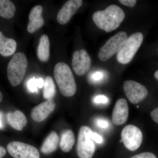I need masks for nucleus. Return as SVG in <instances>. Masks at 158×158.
I'll list each match as a JSON object with an SVG mask.
<instances>
[{
	"label": "nucleus",
	"instance_id": "obj_1",
	"mask_svg": "<svg viewBox=\"0 0 158 158\" xmlns=\"http://www.w3.org/2000/svg\"><path fill=\"white\" fill-rule=\"evenodd\" d=\"M125 16L124 11L118 6L113 5L105 10L94 12L92 16L99 28L109 33L118 28Z\"/></svg>",
	"mask_w": 158,
	"mask_h": 158
},
{
	"label": "nucleus",
	"instance_id": "obj_2",
	"mask_svg": "<svg viewBox=\"0 0 158 158\" xmlns=\"http://www.w3.org/2000/svg\"><path fill=\"white\" fill-rule=\"evenodd\" d=\"M54 76L61 93L66 97L75 94L77 85L72 72L69 65L63 62L57 63L54 70Z\"/></svg>",
	"mask_w": 158,
	"mask_h": 158
},
{
	"label": "nucleus",
	"instance_id": "obj_3",
	"mask_svg": "<svg viewBox=\"0 0 158 158\" xmlns=\"http://www.w3.org/2000/svg\"><path fill=\"white\" fill-rule=\"evenodd\" d=\"M27 65V59L23 53H16L11 58L7 67V76L12 86L16 87L22 82Z\"/></svg>",
	"mask_w": 158,
	"mask_h": 158
},
{
	"label": "nucleus",
	"instance_id": "obj_4",
	"mask_svg": "<svg viewBox=\"0 0 158 158\" xmlns=\"http://www.w3.org/2000/svg\"><path fill=\"white\" fill-rule=\"evenodd\" d=\"M143 34L137 32L127 38L124 45L116 56V59L121 64H127L131 61L143 42Z\"/></svg>",
	"mask_w": 158,
	"mask_h": 158
},
{
	"label": "nucleus",
	"instance_id": "obj_5",
	"mask_svg": "<svg viewBox=\"0 0 158 158\" xmlns=\"http://www.w3.org/2000/svg\"><path fill=\"white\" fill-rule=\"evenodd\" d=\"M93 132L88 126L80 128L77 145V152L80 158H92L95 150V145L92 136Z\"/></svg>",
	"mask_w": 158,
	"mask_h": 158
},
{
	"label": "nucleus",
	"instance_id": "obj_6",
	"mask_svg": "<svg viewBox=\"0 0 158 158\" xmlns=\"http://www.w3.org/2000/svg\"><path fill=\"white\" fill-rule=\"evenodd\" d=\"M126 32L120 31L110 38L101 48L98 57L101 61L105 62L118 53L127 39Z\"/></svg>",
	"mask_w": 158,
	"mask_h": 158
},
{
	"label": "nucleus",
	"instance_id": "obj_7",
	"mask_svg": "<svg viewBox=\"0 0 158 158\" xmlns=\"http://www.w3.org/2000/svg\"><path fill=\"white\" fill-rule=\"evenodd\" d=\"M121 140L124 146L131 151H135L141 146L143 135L141 130L133 125H128L123 129Z\"/></svg>",
	"mask_w": 158,
	"mask_h": 158
},
{
	"label": "nucleus",
	"instance_id": "obj_8",
	"mask_svg": "<svg viewBox=\"0 0 158 158\" xmlns=\"http://www.w3.org/2000/svg\"><path fill=\"white\" fill-rule=\"evenodd\" d=\"M7 149L14 158H40L39 152L36 148L20 141H11L7 145Z\"/></svg>",
	"mask_w": 158,
	"mask_h": 158
},
{
	"label": "nucleus",
	"instance_id": "obj_9",
	"mask_svg": "<svg viewBox=\"0 0 158 158\" xmlns=\"http://www.w3.org/2000/svg\"><path fill=\"white\" fill-rule=\"evenodd\" d=\"M123 88L128 99L134 104L142 102L148 95L146 87L135 81H125L123 83Z\"/></svg>",
	"mask_w": 158,
	"mask_h": 158
},
{
	"label": "nucleus",
	"instance_id": "obj_10",
	"mask_svg": "<svg viewBox=\"0 0 158 158\" xmlns=\"http://www.w3.org/2000/svg\"><path fill=\"white\" fill-rule=\"evenodd\" d=\"M91 60L87 51L81 49L73 53L72 66L74 71L77 75L82 76L90 70Z\"/></svg>",
	"mask_w": 158,
	"mask_h": 158
},
{
	"label": "nucleus",
	"instance_id": "obj_11",
	"mask_svg": "<svg viewBox=\"0 0 158 158\" xmlns=\"http://www.w3.org/2000/svg\"><path fill=\"white\" fill-rule=\"evenodd\" d=\"M82 4V0H69L66 2L57 15L58 22L62 25L68 23Z\"/></svg>",
	"mask_w": 158,
	"mask_h": 158
},
{
	"label": "nucleus",
	"instance_id": "obj_12",
	"mask_svg": "<svg viewBox=\"0 0 158 158\" xmlns=\"http://www.w3.org/2000/svg\"><path fill=\"white\" fill-rule=\"evenodd\" d=\"M55 108L56 103L53 99L47 100L33 108L31 111V117L34 121L41 122L53 112Z\"/></svg>",
	"mask_w": 158,
	"mask_h": 158
},
{
	"label": "nucleus",
	"instance_id": "obj_13",
	"mask_svg": "<svg viewBox=\"0 0 158 158\" xmlns=\"http://www.w3.org/2000/svg\"><path fill=\"white\" fill-rule=\"evenodd\" d=\"M129 115V107L126 100L120 98L116 102L113 112L112 119L116 125H121L127 121Z\"/></svg>",
	"mask_w": 158,
	"mask_h": 158
},
{
	"label": "nucleus",
	"instance_id": "obj_14",
	"mask_svg": "<svg viewBox=\"0 0 158 158\" xmlns=\"http://www.w3.org/2000/svg\"><path fill=\"white\" fill-rule=\"evenodd\" d=\"M42 6L38 5L31 9L29 15V23L27 30L29 33L33 34L42 27L44 25V20L42 17Z\"/></svg>",
	"mask_w": 158,
	"mask_h": 158
},
{
	"label": "nucleus",
	"instance_id": "obj_15",
	"mask_svg": "<svg viewBox=\"0 0 158 158\" xmlns=\"http://www.w3.org/2000/svg\"><path fill=\"white\" fill-rule=\"evenodd\" d=\"M17 43L15 40L6 37L0 31V54L4 57L13 55L16 51Z\"/></svg>",
	"mask_w": 158,
	"mask_h": 158
},
{
	"label": "nucleus",
	"instance_id": "obj_16",
	"mask_svg": "<svg viewBox=\"0 0 158 158\" xmlns=\"http://www.w3.org/2000/svg\"><path fill=\"white\" fill-rule=\"evenodd\" d=\"M7 118L9 125L17 131L22 130L27 122L24 114L19 110H16L13 113H8Z\"/></svg>",
	"mask_w": 158,
	"mask_h": 158
},
{
	"label": "nucleus",
	"instance_id": "obj_17",
	"mask_svg": "<svg viewBox=\"0 0 158 158\" xmlns=\"http://www.w3.org/2000/svg\"><path fill=\"white\" fill-rule=\"evenodd\" d=\"M59 144V138L57 133L52 132L43 143L40 151L42 153L48 155L56 150Z\"/></svg>",
	"mask_w": 158,
	"mask_h": 158
},
{
	"label": "nucleus",
	"instance_id": "obj_18",
	"mask_svg": "<svg viewBox=\"0 0 158 158\" xmlns=\"http://www.w3.org/2000/svg\"><path fill=\"white\" fill-rule=\"evenodd\" d=\"M37 55L41 62H47L50 57V41L47 35L44 34L40 39Z\"/></svg>",
	"mask_w": 158,
	"mask_h": 158
},
{
	"label": "nucleus",
	"instance_id": "obj_19",
	"mask_svg": "<svg viewBox=\"0 0 158 158\" xmlns=\"http://www.w3.org/2000/svg\"><path fill=\"white\" fill-rule=\"evenodd\" d=\"M75 141L74 135L71 130H65L62 133L60 147L62 151L68 152L72 149Z\"/></svg>",
	"mask_w": 158,
	"mask_h": 158
},
{
	"label": "nucleus",
	"instance_id": "obj_20",
	"mask_svg": "<svg viewBox=\"0 0 158 158\" xmlns=\"http://www.w3.org/2000/svg\"><path fill=\"white\" fill-rule=\"evenodd\" d=\"M16 8L9 0H0V16L3 18H12L14 16Z\"/></svg>",
	"mask_w": 158,
	"mask_h": 158
},
{
	"label": "nucleus",
	"instance_id": "obj_21",
	"mask_svg": "<svg viewBox=\"0 0 158 158\" xmlns=\"http://www.w3.org/2000/svg\"><path fill=\"white\" fill-rule=\"evenodd\" d=\"M43 97L46 99H52L56 95V88L53 79L47 76L44 81Z\"/></svg>",
	"mask_w": 158,
	"mask_h": 158
},
{
	"label": "nucleus",
	"instance_id": "obj_22",
	"mask_svg": "<svg viewBox=\"0 0 158 158\" xmlns=\"http://www.w3.org/2000/svg\"><path fill=\"white\" fill-rule=\"evenodd\" d=\"M38 84L37 79L33 77L30 79L27 82V88L31 92H35L37 91Z\"/></svg>",
	"mask_w": 158,
	"mask_h": 158
},
{
	"label": "nucleus",
	"instance_id": "obj_23",
	"mask_svg": "<svg viewBox=\"0 0 158 158\" xmlns=\"http://www.w3.org/2000/svg\"><path fill=\"white\" fill-rule=\"evenodd\" d=\"M104 74L100 71L95 72L91 75V80L94 82H98L102 81L103 78Z\"/></svg>",
	"mask_w": 158,
	"mask_h": 158
},
{
	"label": "nucleus",
	"instance_id": "obj_24",
	"mask_svg": "<svg viewBox=\"0 0 158 158\" xmlns=\"http://www.w3.org/2000/svg\"><path fill=\"white\" fill-rule=\"evenodd\" d=\"M131 158H157V157L152 153L145 152L139 154Z\"/></svg>",
	"mask_w": 158,
	"mask_h": 158
},
{
	"label": "nucleus",
	"instance_id": "obj_25",
	"mask_svg": "<svg viewBox=\"0 0 158 158\" xmlns=\"http://www.w3.org/2000/svg\"><path fill=\"white\" fill-rule=\"evenodd\" d=\"M94 102L96 104H106L108 102V98L102 95H99L94 99Z\"/></svg>",
	"mask_w": 158,
	"mask_h": 158
},
{
	"label": "nucleus",
	"instance_id": "obj_26",
	"mask_svg": "<svg viewBox=\"0 0 158 158\" xmlns=\"http://www.w3.org/2000/svg\"><path fill=\"white\" fill-rule=\"evenodd\" d=\"M119 2L125 6L133 8L135 6L137 1L136 0H120Z\"/></svg>",
	"mask_w": 158,
	"mask_h": 158
},
{
	"label": "nucleus",
	"instance_id": "obj_27",
	"mask_svg": "<svg viewBox=\"0 0 158 158\" xmlns=\"http://www.w3.org/2000/svg\"><path fill=\"white\" fill-rule=\"evenodd\" d=\"M98 126L102 128L106 129L109 127V122L104 119H98L97 121Z\"/></svg>",
	"mask_w": 158,
	"mask_h": 158
},
{
	"label": "nucleus",
	"instance_id": "obj_28",
	"mask_svg": "<svg viewBox=\"0 0 158 158\" xmlns=\"http://www.w3.org/2000/svg\"><path fill=\"white\" fill-rule=\"evenodd\" d=\"M92 139L94 141L96 142L98 144H101L103 142V138L101 136L96 133H94L92 134Z\"/></svg>",
	"mask_w": 158,
	"mask_h": 158
},
{
	"label": "nucleus",
	"instance_id": "obj_29",
	"mask_svg": "<svg viewBox=\"0 0 158 158\" xmlns=\"http://www.w3.org/2000/svg\"><path fill=\"white\" fill-rule=\"evenodd\" d=\"M150 115L153 120L158 123V108L153 110L151 113Z\"/></svg>",
	"mask_w": 158,
	"mask_h": 158
},
{
	"label": "nucleus",
	"instance_id": "obj_30",
	"mask_svg": "<svg viewBox=\"0 0 158 158\" xmlns=\"http://www.w3.org/2000/svg\"><path fill=\"white\" fill-rule=\"evenodd\" d=\"M6 154V148L3 146L0 145V158H3Z\"/></svg>",
	"mask_w": 158,
	"mask_h": 158
},
{
	"label": "nucleus",
	"instance_id": "obj_31",
	"mask_svg": "<svg viewBox=\"0 0 158 158\" xmlns=\"http://www.w3.org/2000/svg\"><path fill=\"white\" fill-rule=\"evenodd\" d=\"M37 79V84H38V88H43L44 85V81L42 78Z\"/></svg>",
	"mask_w": 158,
	"mask_h": 158
},
{
	"label": "nucleus",
	"instance_id": "obj_32",
	"mask_svg": "<svg viewBox=\"0 0 158 158\" xmlns=\"http://www.w3.org/2000/svg\"><path fill=\"white\" fill-rule=\"evenodd\" d=\"M3 127L2 121V113H0V129H2Z\"/></svg>",
	"mask_w": 158,
	"mask_h": 158
},
{
	"label": "nucleus",
	"instance_id": "obj_33",
	"mask_svg": "<svg viewBox=\"0 0 158 158\" xmlns=\"http://www.w3.org/2000/svg\"><path fill=\"white\" fill-rule=\"evenodd\" d=\"M154 77L158 81V70L156 71L154 73Z\"/></svg>",
	"mask_w": 158,
	"mask_h": 158
},
{
	"label": "nucleus",
	"instance_id": "obj_34",
	"mask_svg": "<svg viewBox=\"0 0 158 158\" xmlns=\"http://www.w3.org/2000/svg\"><path fill=\"white\" fill-rule=\"evenodd\" d=\"M3 99V94L1 91H0V102L2 101Z\"/></svg>",
	"mask_w": 158,
	"mask_h": 158
},
{
	"label": "nucleus",
	"instance_id": "obj_35",
	"mask_svg": "<svg viewBox=\"0 0 158 158\" xmlns=\"http://www.w3.org/2000/svg\"><path fill=\"white\" fill-rule=\"evenodd\" d=\"M139 107V106H137V107L138 108V107Z\"/></svg>",
	"mask_w": 158,
	"mask_h": 158
}]
</instances>
